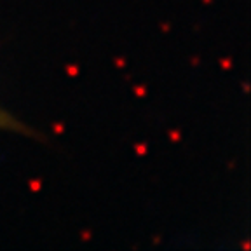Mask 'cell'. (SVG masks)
I'll return each mask as SVG.
<instances>
[{
	"mask_svg": "<svg viewBox=\"0 0 251 251\" xmlns=\"http://www.w3.org/2000/svg\"><path fill=\"white\" fill-rule=\"evenodd\" d=\"M12 119L9 117V115H5V114H2V112H0V127H5V126H11L12 124Z\"/></svg>",
	"mask_w": 251,
	"mask_h": 251,
	"instance_id": "cell-1",
	"label": "cell"
}]
</instances>
